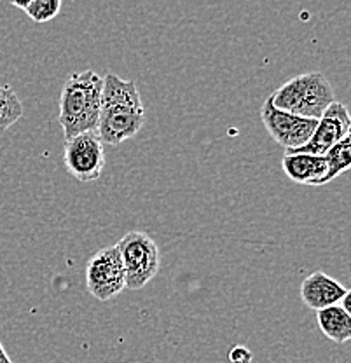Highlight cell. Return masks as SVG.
<instances>
[{
    "instance_id": "8fae6325",
    "label": "cell",
    "mask_w": 351,
    "mask_h": 363,
    "mask_svg": "<svg viewBox=\"0 0 351 363\" xmlns=\"http://www.w3.org/2000/svg\"><path fill=\"white\" fill-rule=\"evenodd\" d=\"M316 321L322 334L332 342L345 344L351 339V315L341 304L316 311Z\"/></svg>"
},
{
    "instance_id": "9a60e30c",
    "label": "cell",
    "mask_w": 351,
    "mask_h": 363,
    "mask_svg": "<svg viewBox=\"0 0 351 363\" xmlns=\"http://www.w3.org/2000/svg\"><path fill=\"white\" fill-rule=\"evenodd\" d=\"M229 360H231V363H252L254 362V354L248 347L234 346L231 353H229Z\"/></svg>"
},
{
    "instance_id": "ba28073f",
    "label": "cell",
    "mask_w": 351,
    "mask_h": 363,
    "mask_svg": "<svg viewBox=\"0 0 351 363\" xmlns=\"http://www.w3.org/2000/svg\"><path fill=\"white\" fill-rule=\"evenodd\" d=\"M351 131V119L346 105L341 101H332L322 113V117L316 123L315 131L308 138L304 145L297 149L285 150V154L303 152L313 154V156H325L327 150L332 149L338 142H341Z\"/></svg>"
},
{
    "instance_id": "9c48e42d",
    "label": "cell",
    "mask_w": 351,
    "mask_h": 363,
    "mask_svg": "<svg viewBox=\"0 0 351 363\" xmlns=\"http://www.w3.org/2000/svg\"><path fill=\"white\" fill-rule=\"evenodd\" d=\"M348 294L350 290L346 286H342L338 279L330 278L322 271L309 274L301 285V298H303L304 306L315 309V311L339 304Z\"/></svg>"
},
{
    "instance_id": "30bf717a",
    "label": "cell",
    "mask_w": 351,
    "mask_h": 363,
    "mask_svg": "<svg viewBox=\"0 0 351 363\" xmlns=\"http://www.w3.org/2000/svg\"><path fill=\"white\" fill-rule=\"evenodd\" d=\"M285 175L296 184L303 185H323L327 175L325 156H313V154L292 152L285 154L282 159Z\"/></svg>"
},
{
    "instance_id": "6da1fadb",
    "label": "cell",
    "mask_w": 351,
    "mask_h": 363,
    "mask_svg": "<svg viewBox=\"0 0 351 363\" xmlns=\"http://www.w3.org/2000/svg\"><path fill=\"white\" fill-rule=\"evenodd\" d=\"M143 124L145 111L135 81L121 79L112 72L105 75L96 124V133L100 135L101 142L119 145L133 138Z\"/></svg>"
},
{
    "instance_id": "8992f818",
    "label": "cell",
    "mask_w": 351,
    "mask_h": 363,
    "mask_svg": "<svg viewBox=\"0 0 351 363\" xmlns=\"http://www.w3.org/2000/svg\"><path fill=\"white\" fill-rule=\"evenodd\" d=\"M63 162L70 177L79 182H94L100 179L105 166L104 142L96 131H86L67 140Z\"/></svg>"
},
{
    "instance_id": "7c38bea8",
    "label": "cell",
    "mask_w": 351,
    "mask_h": 363,
    "mask_svg": "<svg viewBox=\"0 0 351 363\" xmlns=\"http://www.w3.org/2000/svg\"><path fill=\"white\" fill-rule=\"evenodd\" d=\"M327 175L323 179V185L338 179L341 173L348 172L351 166V135L345 136L341 142L335 143L332 149L327 150Z\"/></svg>"
},
{
    "instance_id": "2e32d148",
    "label": "cell",
    "mask_w": 351,
    "mask_h": 363,
    "mask_svg": "<svg viewBox=\"0 0 351 363\" xmlns=\"http://www.w3.org/2000/svg\"><path fill=\"white\" fill-rule=\"evenodd\" d=\"M30 2H33V0H11V4H13L14 7H18V9H23V11L30 6Z\"/></svg>"
},
{
    "instance_id": "4fadbf2b",
    "label": "cell",
    "mask_w": 351,
    "mask_h": 363,
    "mask_svg": "<svg viewBox=\"0 0 351 363\" xmlns=\"http://www.w3.org/2000/svg\"><path fill=\"white\" fill-rule=\"evenodd\" d=\"M23 117V104L9 84L0 86V131L9 130Z\"/></svg>"
},
{
    "instance_id": "5bb4252c",
    "label": "cell",
    "mask_w": 351,
    "mask_h": 363,
    "mask_svg": "<svg viewBox=\"0 0 351 363\" xmlns=\"http://www.w3.org/2000/svg\"><path fill=\"white\" fill-rule=\"evenodd\" d=\"M63 0H33L30 6L26 7L25 13L28 18L35 23H46L56 18L62 11Z\"/></svg>"
},
{
    "instance_id": "e0dca14e",
    "label": "cell",
    "mask_w": 351,
    "mask_h": 363,
    "mask_svg": "<svg viewBox=\"0 0 351 363\" xmlns=\"http://www.w3.org/2000/svg\"><path fill=\"white\" fill-rule=\"evenodd\" d=\"M0 363H13V360L9 358V354H7L6 350H4L2 342H0Z\"/></svg>"
},
{
    "instance_id": "5b68a950",
    "label": "cell",
    "mask_w": 351,
    "mask_h": 363,
    "mask_svg": "<svg viewBox=\"0 0 351 363\" xmlns=\"http://www.w3.org/2000/svg\"><path fill=\"white\" fill-rule=\"evenodd\" d=\"M86 289L96 301H111L123 292L124 267L116 245L98 250L86 266Z\"/></svg>"
},
{
    "instance_id": "277c9868",
    "label": "cell",
    "mask_w": 351,
    "mask_h": 363,
    "mask_svg": "<svg viewBox=\"0 0 351 363\" xmlns=\"http://www.w3.org/2000/svg\"><path fill=\"white\" fill-rule=\"evenodd\" d=\"M119 250L124 267V286L130 290H140L154 276L161 266L160 248L149 234L133 230L121 238L116 245Z\"/></svg>"
},
{
    "instance_id": "7a4b0ae2",
    "label": "cell",
    "mask_w": 351,
    "mask_h": 363,
    "mask_svg": "<svg viewBox=\"0 0 351 363\" xmlns=\"http://www.w3.org/2000/svg\"><path fill=\"white\" fill-rule=\"evenodd\" d=\"M104 77L94 70H82L72 74L65 81L60 96L58 123L63 128L65 140L96 131L100 116Z\"/></svg>"
},
{
    "instance_id": "3957f363",
    "label": "cell",
    "mask_w": 351,
    "mask_h": 363,
    "mask_svg": "<svg viewBox=\"0 0 351 363\" xmlns=\"http://www.w3.org/2000/svg\"><path fill=\"white\" fill-rule=\"evenodd\" d=\"M271 98L274 107L280 111L316 121L322 117L328 105L335 101L332 84L320 72H309L292 77L274 91Z\"/></svg>"
},
{
    "instance_id": "52a82bcc",
    "label": "cell",
    "mask_w": 351,
    "mask_h": 363,
    "mask_svg": "<svg viewBox=\"0 0 351 363\" xmlns=\"http://www.w3.org/2000/svg\"><path fill=\"white\" fill-rule=\"evenodd\" d=\"M260 119L274 142L285 147L286 150L304 145L318 123L316 119H306L296 113L280 111L274 107L271 96L264 100L262 108H260Z\"/></svg>"
}]
</instances>
